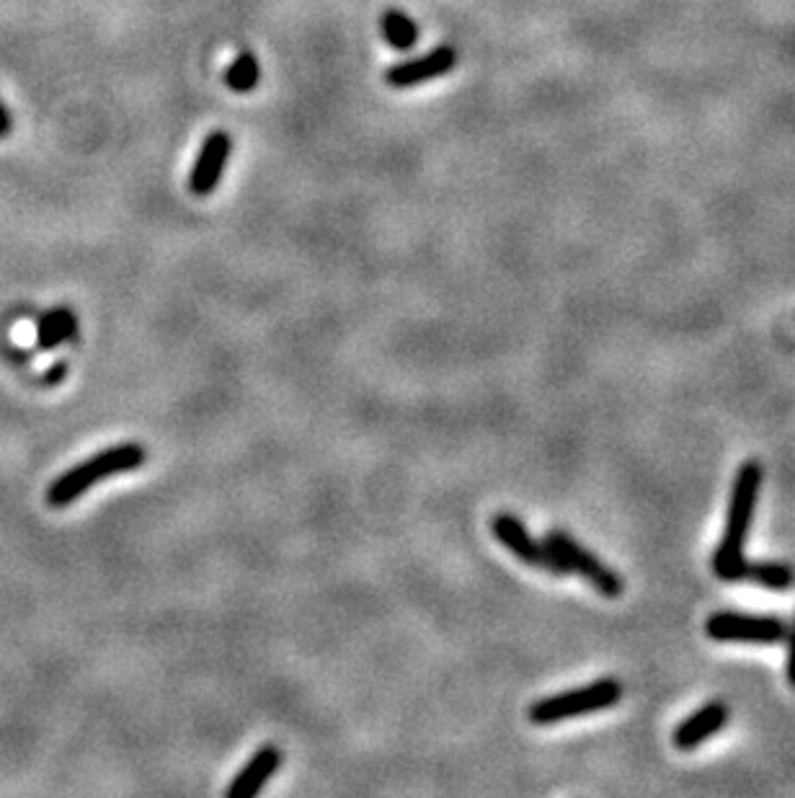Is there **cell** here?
I'll list each match as a JSON object with an SVG mask.
<instances>
[{"label":"cell","mask_w":795,"mask_h":798,"mask_svg":"<svg viewBox=\"0 0 795 798\" xmlns=\"http://www.w3.org/2000/svg\"><path fill=\"white\" fill-rule=\"evenodd\" d=\"M762 465L757 460L741 463L739 473L734 478L731 489V502H728L726 530L713 553V571L723 582H741L746 558L744 548L749 540V530L754 522V509H757L759 489H762Z\"/></svg>","instance_id":"obj_1"},{"label":"cell","mask_w":795,"mask_h":798,"mask_svg":"<svg viewBox=\"0 0 795 798\" xmlns=\"http://www.w3.org/2000/svg\"><path fill=\"white\" fill-rule=\"evenodd\" d=\"M145 460H148V452H145L140 442H122V445L109 447V450L73 465L68 473L55 478L50 489H47V504L50 507H68L75 499H81L86 491H91L99 481L137 471Z\"/></svg>","instance_id":"obj_2"},{"label":"cell","mask_w":795,"mask_h":798,"mask_svg":"<svg viewBox=\"0 0 795 798\" xmlns=\"http://www.w3.org/2000/svg\"><path fill=\"white\" fill-rule=\"evenodd\" d=\"M620 698H623L620 682L612 680V677H604V680L592 682V685L574 687V690H566V693L537 700V703L530 706V721L535 726L561 724V721H568V718L607 711V708L617 706Z\"/></svg>","instance_id":"obj_3"},{"label":"cell","mask_w":795,"mask_h":798,"mask_svg":"<svg viewBox=\"0 0 795 798\" xmlns=\"http://www.w3.org/2000/svg\"><path fill=\"white\" fill-rule=\"evenodd\" d=\"M545 543H548L550 548L558 553V558L566 563L568 574L584 576L586 582L592 584L602 597H607V600H617V597L625 592L623 576L617 574V571H612L604 561H599L592 551H586L584 545H581L579 540L571 538L568 532L555 527V530H550L548 535H545Z\"/></svg>","instance_id":"obj_4"},{"label":"cell","mask_w":795,"mask_h":798,"mask_svg":"<svg viewBox=\"0 0 795 798\" xmlns=\"http://www.w3.org/2000/svg\"><path fill=\"white\" fill-rule=\"evenodd\" d=\"M705 633L723 644H780L785 641L788 625L772 615L713 613L705 620Z\"/></svg>","instance_id":"obj_5"},{"label":"cell","mask_w":795,"mask_h":798,"mask_svg":"<svg viewBox=\"0 0 795 798\" xmlns=\"http://www.w3.org/2000/svg\"><path fill=\"white\" fill-rule=\"evenodd\" d=\"M491 532H494V538L501 545H506V551L517 556L522 563H527V566L543 569L553 576H568L566 563L558 558V553L545 540L540 543V540L532 538L530 530L514 514H496L491 520Z\"/></svg>","instance_id":"obj_6"},{"label":"cell","mask_w":795,"mask_h":798,"mask_svg":"<svg viewBox=\"0 0 795 798\" xmlns=\"http://www.w3.org/2000/svg\"><path fill=\"white\" fill-rule=\"evenodd\" d=\"M460 55L455 47L450 44H439L434 50H429L421 57H411V60L395 62L393 68L385 70V83L393 88H416L424 86L429 81L444 78L447 73L457 68Z\"/></svg>","instance_id":"obj_7"},{"label":"cell","mask_w":795,"mask_h":798,"mask_svg":"<svg viewBox=\"0 0 795 798\" xmlns=\"http://www.w3.org/2000/svg\"><path fill=\"white\" fill-rule=\"evenodd\" d=\"M230 153H233V137L225 130H212L204 137L202 148L194 158L192 174H189V192L194 197H210L220 186Z\"/></svg>","instance_id":"obj_8"},{"label":"cell","mask_w":795,"mask_h":798,"mask_svg":"<svg viewBox=\"0 0 795 798\" xmlns=\"http://www.w3.org/2000/svg\"><path fill=\"white\" fill-rule=\"evenodd\" d=\"M282 749L274 747V744H266L261 747L251 760L238 770L230 786L225 788V796L230 798H251L261 791V788L272 780V775L282 768Z\"/></svg>","instance_id":"obj_9"},{"label":"cell","mask_w":795,"mask_h":798,"mask_svg":"<svg viewBox=\"0 0 795 798\" xmlns=\"http://www.w3.org/2000/svg\"><path fill=\"white\" fill-rule=\"evenodd\" d=\"M728 724V708L723 703H705L697 708L690 718L674 729V747L677 749H695L710 739L715 731H721Z\"/></svg>","instance_id":"obj_10"},{"label":"cell","mask_w":795,"mask_h":798,"mask_svg":"<svg viewBox=\"0 0 795 798\" xmlns=\"http://www.w3.org/2000/svg\"><path fill=\"white\" fill-rule=\"evenodd\" d=\"M78 331V318L70 308H55L39 318L37 326V347L39 349H55L73 339Z\"/></svg>","instance_id":"obj_11"},{"label":"cell","mask_w":795,"mask_h":798,"mask_svg":"<svg viewBox=\"0 0 795 798\" xmlns=\"http://www.w3.org/2000/svg\"><path fill=\"white\" fill-rule=\"evenodd\" d=\"M380 29H383L385 42L393 47V50L408 52L416 47L419 42V24L408 16V13L398 11V8H388L380 19Z\"/></svg>","instance_id":"obj_12"},{"label":"cell","mask_w":795,"mask_h":798,"mask_svg":"<svg viewBox=\"0 0 795 798\" xmlns=\"http://www.w3.org/2000/svg\"><path fill=\"white\" fill-rule=\"evenodd\" d=\"M741 579H749V582L759 584V587L777 589V592L795 587V571L790 569L788 563L777 561H746Z\"/></svg>","instance_id":"obj_13"},{"label":"cell","mask_w":795,"mask_h":798,"mask_svg":"<svg viewBox=\"0 0 795 798\" xmlns=\"http://www.w3.org/2000/svg\"><path fill=\"white\" fill-rule=\"evenodd\" d=\"M261 81V65L256 60V55L251 52H241L225 68V86L235 93H248L259 86Z\"/></svg>","instance_id":"obj_14"},{"label":"cell","mask_w":795,"mask_h":798,"mask_svg":"<svg viewBox=\"0 0 795 798\" xmlns=\"http://www.w3.org/2000/svg\"><path fill=\"white\" fill-rule=\"evenodd\" d=\"M785 638H788V680H790V685L795 687V618H793V623H790Z\"/></svg>","instance_id":"obj_15"},{"label":"cell","mask_w":795,"mask_h":798,"mask_svg":"<svg viewBox=\"0 0 795 798\" xmlns=\"http://www.w3.org/2000/svg\"><path fill=\"white\" fill-rule=\"evenodd\" d=\"M11 130H13L11 112H8V106L3 104V101H0V140L11 135Z\"/></svg>","instance_id":"obj_16"}]
</instances>
